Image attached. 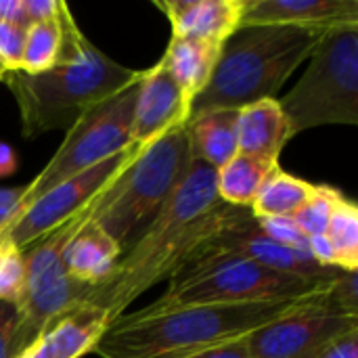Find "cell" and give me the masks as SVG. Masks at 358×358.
Wrapping results in <instances>:
<instances>
[{
	"instance_id": "8d00e7d4",
	"label": "cell",
	"mask_w": 358,
	"mask_h": 358,
	"mask_svg": "<svg viewBox=\"0 0 358 358\" xmlns=\"http://www.w3.org/2000/svg\"><path fill=\"white\" fill-rule=\"evenodd\" d=\"M17 358H48L46 357V350H44V346H42V340L38 338L34 344H29L21 355Z\"/></svg>"
},
{
	"instance_id": "30bf717a",
	"label": "cell",
	"mask_w": 358,
	"mask_h": 358,
	"mask_svg": "<svg viewBox=\"0 0 358 358\" xmlns=\"http://www.w3.org/2000/svg\"><path fill=\"white\" fill-rule=\"evenodd\" d=\"M143 147L134 143L120 151L117 155L59 182L55 189L46 191L38 197L4 233L15 248L25 250L40 237L48 235L50 231L65 224L69 218L80 214L94 197H99L124 170L126 166L138 155Z\"/></svg>"
},
{
	"instance_id": "d4e9b609",
	"label": "cell",
	"mask_w": 358,
	"mask_h": 358,
	"mask_svg": "<svg viewBox=\"0 0 358 358\" xmlns=\"http://www.w3.org/2000/svg\"><path fill=\"white\" fill-rule=\"evenodd\" d=\"M342 193H338L336 189L329 187H319L315 189V193L310 195V199L292 216L294 222L300 227V231L306 235V239L310 237H319L327 233L331 214L336 210V203L340 201Z\"/></svg>"
},
{
	"instance_id": "f1b7e54d",
	"label": "cell",
	"mask_w": 358,
	"mask_h": 358,
	"mask_svg": "<svg viewBox=\"0 0 358 358\" xmlns=\"http://www.w3.org/2000/svg\"><path fill=\"white\" fill-rule=\"evenodd\" d=\"M19 327V308L8 302H0V358H17L15 334Z\"/></svg>"
},
{
	"instance_id": "4dcf8cb0",
	"label": "cell",
	"mask_w": 358,
	"mask_h": 358,
	"mask_svg": "<svg viewBox=\"0 0 358 358\" xmlns=\"http://www.w3.org/2000/svg\"><path fill=\"white\" fill-rule=\"evenodd\" d=\"M25 193V187L0 189V233H4L19 218V201Z\"/></svg>"
},
{
	"instance_id": "277c9868",
	"label": "cell",
	"mask_w": 358,
	"mask_h": 358,
	"mask_svg": "<svg viewBox=\"0 0 358 358\" xmlns=\"http://www.w3.org/2000/svg\"><path fill=\"white\" fill-rule=\"evenodd\" d=\"M338 27V25H336ZM331 27L250 25L239 27L222 46L206 88L191 101L189 117L214 109H241L275 99L287 78L310 59Z\"/></svg>"
},
{
	"instance_id": "44dd1931",
	"label": "cell",
	"mask_w": 358,
	"mask_h": 358,
	"mask_svg": "<svg viewBox=\"0 0 358 358\" xmlns=\"http://www.w3.org/2000/svg\"><path fill=\"white\" fill-rule=\"evenodd\" d=\"M275 166L279 164L237 153L231 162L216 170L218 199L231 208H252L260 187Z\"/></svg>"
},
{
	"instance_id": "9c48e42d",
	"label": "cell",
	"mask_w": 358,
	"mask_h": 358,
	"mask_svg": "<svg viewBox=\"0 0 358 358\" xmlns=\"http://www.w3.org/2000/svg\"><path fill=\"white\" fill-rule=\"evenodd\" d=\"M138 82L88 109L67 130V136L52 155V159L25 187V193L19 201V216L38 197L55 189L59 182L117 155L120 151L132 145L130 130Z\"/></svg>"
},
{
	"instance_id": "1f68e13d",
	"label": "cell",
	"mask_w": 358,
	"mask_h": 358,
	"mask_svg": "<svg viewBox=\"0 0 358 358\" xmlns=\"http://www.w3.org/2000/svg\"><path fill=\"white\" fill-rule=\"evenodd\" d=\"M63 4H65L63 0H23V8H25L29 25L57 19Z\"/></svg>"
},
{
	"instance_id": "2e32d148",
	"label": "cell",
	"mask_w": 358,
	"mask_h": 358,
	"mask_svg": "<svg viewBox=\"0 0 358 358\" xmlns=\"http://www.w3.org/2000/svg\"><path fill=\"white\" fill-rule=\"evenodd\" d=\"M289 138H292L289 126L277 99H264L239 109L237 113L239 153L279 164V155Z\"/></svg>"
},
{
	"instance_id": "cb8c5ba5",
	"label": "cell",
	"mask_w": 358,
	"mask_h": 358,
	"mask_svg": "<svg viewBox=\"0 0 358 358\" xmlns=\"http://www.w3.org/2000/svg\"><path fill=\"white\" fill-rule=\"evenodd\" d=\"M336 250L338 266L344 271L358 268V208L344 195L336 203L327 233Z\"/></svg>"
},
{
	"instance_id": "ac0fdd59",
	"label": "cell",
	"mask_w": 358,
	"mask_h": 358,
	"mask_svg": "<svg viewBox=\"0 0 358 358\" xmlns=\"http://www.w3.org/2000/svg\"><path fill=\"white\" fill-rule=\"evenodd\" d=\"M107 327L109 323L101 310L80 304L55 319L40 340L48 358H80L94 350Z\"/></svg>"
},
{
	"instance_id": "ffe728a7",
	"label": "cell",
	"mask_w": 358,
	"mask_h": 358,
	"mask_svg": "<svg viewBox=\"0 0 358 358\" xmlns=\"http://www.w3.org/2000/svg\"><path fill=\"white\" fill-rule=\"evenodd\" d=\"M220 44L172 36L166 55L162 57V65L191 103L210 82L214 67L220 59Z\"/></svg>"
},
{
	"instance_id": "3957f363",
	"label": "cell",
	"mask_w": 358,
	"mask_h": 358,
	"mask_svg": "<svg viewBox=\"0 0 358 358\" xmlns=\"http://www.w3.org/2000/svg\"><path fill=\"white\" fill-rule=\"evenodd\" d=\"M313 300L319 298L266 304H203L164 313L136 310L117 317L94 346V352L101 358L180 357L199 348L248 338L252 331Z\"/></svg>"
},
{
	"instance_id": "8992f818",
	"label": "cell",
	"mask_w": 358,
	"mask_h": 358,
	"mask_svg": "<svg viewBox=\"0 0 358 358\" xmlns=\"http://www.w3.org/2000/svg\"><path fill=\"white\" fill-rule=\"evenodd\" d=\"M191 162L185 124L138 151L126 170L99 195L92 222L124 252L180 185Z\"/></svg>"
},
{
	"instance_id": "d6986e66",
	"label": "cell",
	"mask_w": 358,
	"mask_h": 358,
	"mask_svg": "<svg viewBox=\"0 0 358 358\" xmlns=\"http://www.w3.org/2000/svg\"><path fill=\"white\" fill-rule=\"evenodd\" d=\"M237 109H214L189 117L187 136L193 159L220 170L237 149Z\"/></svg>"
},
{
	"instance_id": "7a4b0ae2",
	"label": "cell",
	"mask_w": 358,
	"mask_h": 358,
	"mask_svg": "<svg viewBox=\"0 0 358 358\" xmlns=\"http://www.w3.org/2000/svg\"><path fill=\"white\" fill-rule=\"evenodd\" d=\"M61 25L63 44L52 69L34 76L6 71L0 78L17 101L25 136L69 130L88 109L132 86L143 73L105 57L80 31L67 4L61 8Z\"/></svg>"
},
{
	"instance_id": "d6a6232c",
	"label": "cell",
	"mask_w": 358,
	"mask_h": 358,
	"mask_svg": "<svg viewBox=\"0 0 358 358\" xmlns=\"http://www.w3.org/2000/svg\"><path fill=\"white\" fill-rule=\"evenodd\" d=\"M308 254L321 264V266H329V268H340L338 266V258H336V250L329 241L327 235H319V237H310L308 239Z\"/></svg>"
},
{
	"instance_id": "484cf974",
	"label": "cell",
	"mask_w": 358,
	"mask_h": 358,
	"mask_svg": "<svg viewBox=\"0 0 358 358\" xmlns=\"http://www.w3.org/2000/svg\"><path fill=\"white\" fill-rule=\"evenodd\" d=\"M25 285L23 254L4 235H0V302L19 304Z\"/></svg>"
},
{
	"instance_id": "ba28073f",
	"label": "cell",
	"mask_w": 358,
	"mask_h": 358,
	"mask_svg": "<svg viewBox=\"0 0 358 358\" xmlns=\"http://www.w3.org/2000/svg\"><path fill=\"white\" fill-rule=\"evenodd\" d=\"M94 197L80 214L69 218L59 229L40 237L25 250V285L19 308V327L15 334V355L19 357L29 344H34L44 329L61 315L82 304L90 285L76 281L63 266V248L76 235V231L88 222L96 208Z\"/></svg>"
},
{
	"instance_id": "836d02e7",
	"label": "cell",
	"mask_w": 358,
	"mask_h": 358,
	"mask_svg": "<svg viewBox=\"0 0 358 358\" xmlns=\"http://www.w3.org/2000/svg\"><path fill=\"white\" fill-rule=\"evenodd\" d=\"M317 358H358V329L336 340Z\"/></svg>"
},
{
	"instance_id": "e0dca14e",
	"label": "cell",
	"mask_w": 358,
	"mask_h": 358,
	"mask_svg": "<svg viewBox=\"0 0 358 358\" xmlns=\"http://www.w3.org/2000/svg\"><path fill=\"white\" fill-rule=\"evenodd\" d=\"M120 258L122 248L103 229H99L92 218L84 222L63 248L65 271L69 277L86 285L105 281L113 273Z\"/></svg>"
},
{
	"instance_id": "e575fe53",
	"label": "cell",
	"mask_w": 358,
	"mask_h": 358,
	"mask_svg": "<svg viewBox=\"0 0 358 358\" xmlns=\"http://www.w3.org/2000/svg\"><path fill=\"white\" fill-rule=\"evenodd\" d=\"M0 21L27 29L29 21H27L25 8H23V0H0Z\"/></svg>"
},
{
	"instance_id": "4fadbf2b",
	"label": "cell",
	"mask_w": 358,
	"mask_h": 358,
	"mask_svg": "<svg viewBox=\"0 0 358 358\" xmlns=\"http://www.w3.org/2000/svg\"><path fill=\"white\" fill-rule=\"evenodd\" d=\"M189 113L191 103L159 61L141 76L130 138L136 147H147L170 130L185 126Z\"/></svg>"
},
{
	"instance_id": "5b68a950",
	"label": "cell",
	"mask_w": 358,
	"mask_h": 358,
	"mask_svg": "<svg viewBox=\"0 0 358 358\" xmlns=\"http://www.w3.org/2000/svg\"><path fill=\"white\" fill-rule=\"evenodd\" d=\"M338 279H304L266 268L243 256L214 252L199 256L170 277V285L162 298L141 310L164 313L170 308L203 304H266L310 300L327 296Z\"/></svg>"
},
{
	"instance_id": "f546056e",
	"label": "cell",
	"mask_w": 358,
	"mask_h": 358,
	"mask_svg": "<svg viewBox=\"0 0 358 358\" xmlns=\"http://www.w3.org/2000/svg\"><path fill=\"white\" fill-rule=\"evenodd\" d=\"M174 358H252L250 350H248V342L245 338L239 340H231V342H222L216 346H208V348H199L187 355Z\"/></svg>"
},
{
	"instance_id": "7402d4cb",
	"label": "cell",
	"mask_w": 358,
	"mask_h": 358,
	"mask_svg": "<svg viewBox=\"0 0 358 358\" xmlns=\"http://www.w3.org/2000/svg\"><path fill=\"white\" fill-rule=\"evenodd\" d=\"M317 185L283 172L279 166L271 170L260 187L250 212L256 218H292L315 193Z\"/></svg>"
},
{
	"instance_id": "d590c367",
	"label": "cell",
	"mask_w": 358,
	"mask_h": 358,
	"mask_svg": "<svg viewBox=\"0 0 358 358\" xmlns=\"http://www.w3.org/2000/svg\"><path fill=\"white\" fill-rule=\"evenodd\" d=\"M15 166H17V159H15V153L8 145H2L0 143V178L6 176V174H13L15 172Z\"/></svg>"
},
{
	"instance_id": "52a82bcc",
	"label": "cell",
	"mask_w": 358,
	"mask_h": 358,
	"mask_svg": "<svg viewBox=\"0 0 358 358\" xmlns=\"http://www.w3.org/2000/svg\"><path fill=\"white\" fill-rule=\"evenodd\" d=\"M289 134L329 124H358V25L327 29L300 82L279 101Z\"/></svg>"
},
{
	"instance_id": "83f0119b",
	"label": "cell",
	"mask_w": 358,
	"mask_h": 358,
	"mask_svg": "<svg viewBox=\"0 0 358 358\" xmlns=\"http://www.w3.org/2000/svg\"><path fill=\"white\" fill-rule=\"evenodd\" d=\"M25 27L0 21V63L6 71H21Z\"/></svg>"
},
{
	"instance_id": "4316f807",
	"label": "cell",
	"mask_w": 358,
	"mask_h": 358,
	"mask_svg": "<svg viewBox=\"0 0 358 358\" xmlns=\"http://www.w3.org/2000/svg\"><path fill=\"white\" fill-rule=\"evenodd\" d=\"M256 220H258V227L264 231V235L271 237L275 243L308 254V239L300 231V227L294 222V218L279 216V218H256Z\"/></svg>"
},
{
	"instance_id": "8fae6325",
	"label": "cell",
	"mask_w": 358,
	"mask_h": 358,
	"mask_svg": "<svg viewBox=\"0 0 358 358\" xmlns=\"http://www.w3.org/2000/svg\"><path fill=\"white\" fill-rule=\"evenodd\" d=\"M357 329L358 317L336 308L327 294L252 331L245 342L252 358H317Z\"/></svg>"
},
{
	"instance_id": "9a60e30c",
	"label": "cell",
	"mask_w": 358,
	"mask_h": 358,
	"mask_svg": "<svg viewBox=\"0 0 358 358\" xmlns=\"http://www.w3.org/2000/svg\"><path fill=\"white\" fill-rule=\"evenodd\" d=\"M245 0H159L157 8L166 13L172 36L220 44L241 27Z\"/></svg>"
},
{
	"instance_id": "7c38bea8",
	"label": "cell",
	"mask_w": 358,
	"mask_h": 358,
	"mask_svg": "<svg viewBox=\"0 0 358 358\" xmlns=\"http://www.w3.org/2000/svg\"><path fill=\"white\" fill-rule=\"evenodd\" d=\"M214 252L243 256V258L254 260L266 268H273V271H279L285 275L304 277V279L334 281L344 273V268L321 266L306 252H298V250L283 248V245L275 243L258 227V220L250 212V208H235L233 214L224 220V224L201 243L195 260L199 256L214 254Z\"/></svg>"
},
{
	"instance_id": "6da1fadb",
	"label": "cell",
	"mask_w": 358,
	"mask_h": 358,
	"mask_svg": "<svg viewBox=\"0 0 358 358\" xmlns=\"http://www.w3.org/2000/svg\"><path fill=\"white\" fill-rule=\"evenodd\" d=\"M233 210L216 195V170L193 159L168 201L124 250L113 273L90 285L82 304L101 310L111 325L138 296L193 262L201 243Z\"/></svg>"
},
{
	"instance_id": "5bb4252c",
	"label": "cell",
	"mask_w": 358,
	"mask_h": 358,
	"mask_svg": "<svg viewBox=\"0 0 358 358\" xmlns=\"http://www.w3.org/2000/svg\"><path fill=\"white\" fill-rule=\"evenodd\" d=\"M250 25H358L357 0H245L241 27Z\"/></svg>"
},
{
	"instance_id": "603a6c76",
	"label": "cell",
	"mask_w": 358,
	"mask_h": 358,
	"mask_svg": "<svg viewBox=\"0 0 358 358\" xmlns=\"http://www.w3.org/2000/svg\"><path fill=\"white\" fill-rule=\"evenodd\" d=\"M63 44V25L61 13L57 19L31 23L25 31V46H23V65L21 71L25 73H44L57 65L59 52Z\"/></svg>"
}]
</instances>
